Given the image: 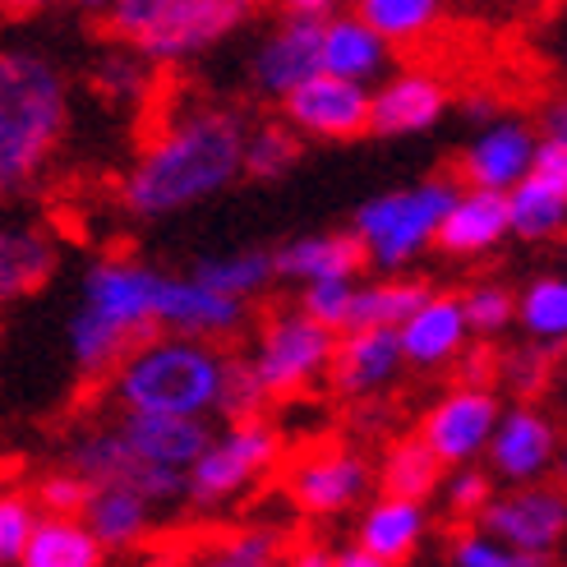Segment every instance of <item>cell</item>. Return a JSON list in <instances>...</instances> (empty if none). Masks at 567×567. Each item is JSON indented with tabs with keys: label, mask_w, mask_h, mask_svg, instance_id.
Here are the masks:
<instances>
[{
	"label": "cell",
	"mask_w": 567,
	"mask_h": 567,
	"mask_svg": "<svg viewBox=\"0 0 567 567\" xmlns=\"http://www.w3.org/2000/svg\"><path fill=\"white\" fill-rule=\"evenodd\" d=\"M332 332L309 323L305 315H277L264 337H259V355L249 360L254 379H259L264 396H287L300 392L309 379H319L332 364Z\"/></svg>",
	"instance_id": "obj_6"
},
{
	"label": "cell",
	"mask_w": 567,
	"mask_h": 567,
	"mask_svg": "<svg viewBox=\"0 0 567 567\" xmlns=\"http://www.w3.org/2000/svg\"><path fill=\"white\" fill-rule=\"evenodd\" d=\"M83 513H89L83 526L97 545H130L148 530V503L130 489H93Z\"/></svg>",
	"instance_id": "obj_30"
},
{
	"label": "cell",
	"mask_w": 567,
	"mask_h": 567,
	"mask_svg": "<svg viewBox=\"0 0 567 567\" xmlns=\"http://www.w3.org/2000/svg\"><path fill=\"white\" fill-rule=\"evenodd\" d=\"M291 567H332V554H323V549H300V554L291 558Z\"/></svg>",
	"instance_id": "obj_44"
},
{
	"label": "cell",
	"mask_w": 567,
	"mask_h": 567,
	"mask_svg": "<svg viewBox=\"0 0 567 567\" xmlns=\"http://www.w3.org/2000/svg\"><path fill=\"white\" fill-rule=\"evenodd\" d=\"M89 485L70 471V475H51L47 485H42V503L51 507V517H79L83 513V503H89Z\"/></svg>",
	"instance_id": "obj_42"
},
{
	"label": "cell",
	"mask_w": 567,
	"mask_h": 567,
	"mask_svg": "<svg viewBox=\"0 0 567 567\" xmlns=\"http://www.w3.org/2000/svg\"><path fill=\"white\" fill-rule=\"evenodd\" d=\"M268 277H272V254H226V259L198 264V272H194L198 287H208L226 300H245L249 291H259Z\"/></svg>",
	"instance_id": "obj_32"
},
{
	"label": "cell",
	"mask_w": 567,
	"mask_h": 567,
	"mask_svg": "<svg viewBox=\"0 0 567 567\" xmlns=\"http://www.w3.org/2000/svg\"><path fill=\"white\" fill-rule=\"evenodd\" d=\"M388 61V42L360 19H323V38H319V74L360 83Z\"/></svg>",
	"instance_id": "obj_21"
},
{
	"label": "cell",
	"mask_w": 567,
	"mask_h": 567,
	"mask_svg": "<svg viewBox=\"0 0 567 567\" xmlns=\"http://www.w3.org/2000/svg\"><path fill=\"white\" fill-rule=\"evenodd\" d=\"M153 291H157V272L121 264V259H106L89 272V305L83 309H93V315L121 323L130 332H148Z\"/></svg>",
	"instance_id": "obj_16"
},
{
	"label": "cell",
	"mask_w": 567,
	"mask_h": 567,
	"mask_svg": "<svg viewBox=\"0 0 567 567\" xmlns=\"http://www.w3.org/2000/svg\"><path fill=\"white\" fill-rule=\"evenodd\" d=\"M503 236H507V198L485 194V189H471V194L452 198L443 221H439V231H434V240L447 254H480Z\"/></svg>",
	"instance_id": "obj_20"
},
{
	"label": "cell",
	"mask_w": 567,
	"mask_h": 567,
	"mask_svg": "<svg viewBox=\"0 0 567 567\" xmlns=\"http://www.w3.org/2000/svg\"><path fill=\"white\" fill-rule=\"evenodd\" d=\"M439 471L443 466L434 462V452L424 447L420 439H402V443H392L388 462H383V489L396 503H420L439 485Z\"/></svg>",
	"instance_id": "obj_31"
},
{
	"label": "cell",
	"mask_w": 567,
	"mask_h": 567,
	"mask_svg": "<svg viewBox=\"0 0 567 567\" xmlns=\"http://www.w3.org/2000/svg\"><path fill=\"white\" fill-rule=\"evenodd\" d=\"M323 14L319 6H296L281 28L264 42L259 61H254V74L268 93L287 97L291 89H300L305 79L319 74V38H323Z\"/></svg>",
	"instance_id": "obj_12"
},
{
	"label": "cell",
	"mask_w": 567,
	"mask_h": 567,
	"mask_svg": "<svg viewBox=\"0 0 567 567\" xmlns=\"http://www.w3.org/2000/svg\"><path fill=\"white\" fill-rule=\"evenodd\" d=\"M462 342H466V315H462V300L452 296H430L396 328L402 360H415V364H443L462 351Z\"/></svg>",
	"instance_id": "obj_18"
},
{
	"label": "cell",
	"mask_w": 567,
	"mask_h": 567,
	"mask_svg": "<svg viewBox=\"0 0 567 567\" xmlns=\"http://www.w3.org/2000/svg\"><path fill=\"white\" fill-rule=\"evenodd\" d=\"M563 522H567V507H563V494L554 489H526V494L480 507V526H485L480 535H489V540L517 554H530V558H545L558 545Z\"/></svg>",
	"instance_id": "obj_9"
},
{
	"label": "cell",
	"mask_w": 567,
	"mask_h": 567,
	"mask_svg": "<svg viewBox=\"0 0 567 567\" xmlns=\"http://www.w3.org/2000/svg\"><path fill=\"white\" fill-rule=\"evenodd\" d=\"M494 466L513 480H535L554 462V430L545 415L535 411H513L494 424Z\"/></svg>",
	"instance_id": "obj_23"
},
{
	"label": "cell",
	"mask_w": 567,
	"mask_h": 567,
	"mask_svg": "<svg viewBox=\"0 0 567 567\" xmlns=\"http://www.w3.org/2000/svg\"><path fill=\"white\" fill-rule=\"evenodd\" d=\"M240 148L245 134L236 116L194 111L138 157V166L125 181V204L144 217L189 208L240 172Z\"/></svg>",
	"instance_id": "obj_1"
},
{
	"label": "cell",
	"mask_w": 567,
	"mask_h": 567,
	"mask_svg": "<svg viewBox=\"0 0 567 567\" xmlns=\"http://www.w3.org/2000/svg\"><path fill=\"white\" fill-rule=\"evenodd\" d=\"M296 157H300V138L287 125H264L259 134H249L240 148V166L254 176H281Z\"/></svg>",
	"instance_id": "obj_34"
},
{
	"label": "cell",
	"mask_w": 567,
	"mask_h": 567,
	"mask_svg": "<svg viewBox=\"0 0 567 567\" xmlns=\"http://www.w3.org/2000/svg\"><path fill=\"white\" fill-rule=\"evenodd\" d=\"M364 259H370V254H364V245L355 236H309V240L277 249L272 272L305 277L309 287H315V281H351L364 268Z\"/></svg>",
	"instance_id": "obj_22"
},
{
	"label": "cell",
	"mask_w": 567,
	"mask_h": 567,
	"mask_svg": "<svg viewBox=\"0 0 567 567\" xmlns=\"http://www.w3.org/2000/svg\"><path fill=\"white\" fill-rule=\"evenodd\" d=\"M447 494H452V507H457V513H480V507L489 503V480L480 471H462L447 485Z\"/></svg>",
	"instance_id": "obj_43"
},
{
	"label": "cell",
	"mask_w": 567,
	"mask_h": 567,
	"mask_svg": "<svg viewBox=\"0 0 567 567\" xmlns=\"http://www.w3.org/2000/svg\"><path fill=\"white\" fill-rule=\"evenodd\" d=\"M272 554H277V540L268 530H249V535H236L217 558H208L204 567H272Z\"/></svg>",
	"instance_id": "obj_41"
},
{
	"label": "cell",
	"mask_w": 567,
	"mask_h": 567,
	"mask_svg": "<svg viewBox=\"0 0 567 567\" xmlns=\"http://www.w3.org/2000/svg\"><path fill=\"white\" fill-rule=\"evenodd\" d=\"M116 439L138 466H148L157 475H181V480H189L194 462L213 443L204 420H176V415H130L116 430Z\"/></svg>",
	"instance_id": "obj_10"
},
{
	"label": "cell",
	"mask_w": 567,
	"mask_h": 567,
	"mask_svg": "<svg viewBox=\"0 0 567 567\" xmlns=\"http://www.w3.org/2000/svg\"><path fill=\"white\" fill-rule=\"evenodd\" d=\"M277 457V439L264 430L259 420H245L236 430H226L217 443L204 447V457L189 471V498L198 503H217L245 489L249 480H259Z\"/></svg>",
	"instance_id": "obj_7"
},
{
	"label": "cell",
	"mask_w": 567,
	"mask_h": 567,
	"mask_svg": "<svg viewBox=\"0 0 567 567\" xmlns=\"http://www.w3.org/2000/svg\"><path fill=\"white\" fill-rule=\"evenodd\" d=\"M217 388H221V360L194 337H166V342L134 347L116 374V392L130 406V415L198 420L217 406Z\"/></svg>",
	"instance_id": "obj_3"
},
{
	"label": "cell",
	"mask_w": 567,
	"mask_h": 567,
	"mask_svg": "<svg viewBox=\"0 0 567 567\" xmlns=\"http://www.w3.org/2000/svg\"><path fill=\"white\" fill-rule=\"evenodd\" d=\"M420 530H424V513H420V503H379L370 507V517H364L360 526V554L364 558H374V563H402L415 540H420Z\"/></svg>",
	"instance_id": "obj_28"
},
{
	"label": "cell",
	"mask_w": 567,
	"mask_h": 567,
	"mask_svg": "<svg viewBox=\"0 0 567 567\" xmlns=\"http://www.w3.org/2000/svg\"><path fill=\"white\" fill-rule=\"evenodd\" d=\"M402 364V347H396V332H351L342 347L332 351V370L337 383L347 392H374L379 383H388Z\"/></svg>",
	"instance_id": "obj_26"
},
{
	"label": "cell",
	"mask_w": 567,
	"mask_h": 567,
	"mask_svg": "<svg viewBox=\"0 0 567 567\" xmlns=\"http://www.w3.org/2000/svg\"><path fill=\"white\" fill-rule=\"evenodd\" d=\"M332 567H383V563H374V558H364V554L355 549V554H342V558H332Z\"/></svg>",
	"instance_id": "obj_45"
},
{
	"label": "cell",
	"mask_w": 567,
	"mask_h": 567,
	"mask_svg": "<svg viewBox=\"0 0 567 567\" xmlns=\"http://www.w3.org/2000/svg\"><path fill=\"white\" fill-rule=\"evenodd\" d=\"M245 315L240 300H226L198 281H176V277H157V291H153V323H166L185 337H208V332H226L236 328Z\"/></svg>",
	"instance_id": "obj_15"
},
{
	"label": "cell",
	"mask_w": 567,
	"mask_h": 567,
	"mask_svg": "<svg viewBox=\"0 0 567 567\" xmlns=\"http://www.w3.org/2000/svg\"><path fill=\"white\" fill-rule=\"evenodd\" d=\"M424 300H430V291L415 287V281H379V287L351 291L342 328H351V332H396Z\"/></svg>",
	"instance_id": "obj_27"
},
{
	"label": "cell",
	"mask_w": 567,
	"mask_h": 567,
	"mask_svg": "<svg viewBox=\"0 0 567 567\" xmlns=\"http://www.w3.org/2000/svg\"><path fill=\"white\" fill-rule=\"evenodd\" d=\"M522 319L535 337H563L567 332V287L558 277H540L522 296Z\"/></svg>",
	"instance_id": "obj_35"
},
{
	"label": "cell",
	"mask_w": 567,
	"mask_h": 567,
	"mask_svg": "<svg viewBox=\"0 0 567 567\" xmlns=\"http://www.w3.org/2000/svg\"><path fill=\"white\" fill-rule=\"evenodd\" d=\"M245 14L249 6L240 0H121L106 23L134 51L153 61H176L226 38L236 23H245Z\"/></svg>",
	"instance_id": "obj_4"
},
{
	"label": "cell",
	"mask_w": 567,
	"mask_h": 567,
	"mask_svg": "<svg viewBox=\"0 0 567 567\" xmlns=\"http://www.w3.org/2000/svg\"><path fill=\"white\" fill-rule=\"evenodd\" d=\"M23 567H102V545L79 517H42L19 549Z\"/></svg>",
	"instance_id": "obj_25"
},
{
	"label": "cell",
	"mask_w": 567,
	"mask_h": 567,
	"mask_svg": "<svg viewBox=\"0 0 567 567\" xmlns=\"http://www.w3.org/2000/svg\"><path fill=\"white\" fill-rule=\"evenodd\" d=\"M33 507H28L19 494L10 489H0V563L6 558H19L23 540H28V530H33Z\"/></svg>",
	"instance_id": "obj_40"
},
{
	"label": "cell",
	"mask_w": 567,
	"mask_h": 567,
	"mask_svg": "<svg viewBox=\"0 0 567 567\" xmlns=\"http://www.w3.org/2000/svg\"><path fill=\"white\" fill-rule=\"evenodd\" d=\"M360 23H370L383 42H411L439 23V6L434 0H364Z\"/></svg>",
	"instance_id": "obj_33"
},
{
	"label": "cell",
	"mask_w": 567,
	"mask_h": 567,
	"mask_svg": "<svg viewBox=\"0 0 567 567\" xmlns=\"http://www.w3.org/2000/svg\"><path fill=\"white\" fill-rule=\"evenodd\" d=\"M530 157H535V138L526 125H494L489 134H480L471 144L462 172H466L471 189L507 194L530 172Z\"/></svg>",
	"instance_id": "obj_17"
},
{
	"label": "cell",
	"mask_w": 567,
	"mask_h": 567,
	"mask_svg": "<svg viewBox=\"0 0 567 567\" xmlns=\"http://www.w3.org/2000/svg\"><path fill=\"white\" fill-rule=\"evenodd\" d=\"M517 300L507 296L503 287H475L466 300H462V315H466V328L475 332H498L507 319H513Z\"/></svg>",
	"instance_id": "obj_39"
},
{
	"label": "cell",
	"mask_w": 567,
	"mask_h": 567,
	"mask_svg": "<svg viewBox=\"0 0 567 567\" xmlns=\"http://www.w3.org/2000/svg\"><path fill=\"white\" fill-rule=\"evenodd\" d=\"M452 198H457V189L443 185V181L420 185V189H402V194H383L374 204L360 208L355 240L364 245V254H374L383 268H396V264H406L424 240H434Z\"/></svg>",
	"instance_id": "obj_5"
},
{
	"label": "cell",
	"mask_w": 567,
	"mask_h": 567,
	"mask_svg": "<svg viewBox=\"0 0 567 567\" xmlns=\"http://www.w3.org/2000/svg\"><path fill=\"white\" fill-rule=\"evenodd\" d=\"M457 567H545V558H530V554H517L489 535H462L457 540Z\"/></svg>",
	"instance_id": "obj_38"
},
{
	"label": "cell",
	"mask_w": 567,
	"mask_h": 567,
	"mask_svg": "<svg viewBox=\"0 0 567 567\" xmlns=\"http://www.w3.org/2000/svg\"><path fill=\"white\" fill-rule=\"evenodd\" d=\"M134 347H144V332H130L121 323L93 315V309H79L70 323V351L79 360V370H89V374H102L111 364H121Z\"/></svg>",
	"instance_id": "obj_29"
},
{
	"label": "cell",
	"mask_w": 567,
	"mask_h": 567,
	"mask_svg": "<svg viewBox=\"0 0 567 567\" xmlns=\"http://www.w3.org/2000/svg\"><path fill=\"white\" fill-rule=\"evenodd\" d=\"M287 121L319 138H355L370 130V93L360 83L315 74L287 93Z\"/></svg>",
	"instance_id": "obj_11"
},
{
	"label": "cell",
	"mask_w": 567,
	"mask_h": 567,
	"mask_svg": "<svg viewBox=\"0 0 567 567\" xmlns=\"http://www.w3.org/2000/svg\"><path fill=\"white\" fill-rule=\"evenodd\" d=\"M443 116V89L430 74H396L379 97H370V130L420 134Z\"/></svg>",
	"instance_id": "obj_19"
},
{
	"label": "cell",
	"mask_w": 567,
	"mask_h": 567,
	"mask_svg": "<svg viewBox=\"0 0 567 567\" xmlns=\"http://www.w3.org/2000/svg\"><path fill=\"white\" fill-rule=\"evenodd\" d=\"M351 281H315V287L305 291V309L300 315L309 323H319V328H342L347 323V305H351Z\"/></svg>",
	"instance_id": "obj_37"
},
{
	"label": "cell",
	"mask_w": 567,
	"mask_h": 567,
	"mask_svg": "<svg viewBox=\"0 0 567 567\" xmlns=\"http://www.w3.org/2000/svg\"><path fill=\"white\" fill-rule=\"evenodd\" d=\"M507 198V231L526 240H540L563 226L567 213V144L563 134H549L545 144H535L530 172L503 194Z\"/></svg>",
	"instance_id": "obj_8"
},
{
	"label": "cell",
	"mask_w": 567,
	"mask_h": 567,
	"mask_svg": "<svg viewBox=\"0 0 567 567\" xmlns=\"http://www.w3.org/2000/svg\"><path fill=\"white\" fill-rule=\"evenodd\" d=\"M55 268V245L33 226L0 221V300H19L38 291Z\"/></svg>",
	"instance_id": "obj_24"
},
{
	"label": "cell",
	"mask_w": 567,
	"mask_h": 567,
	"mask_svg": "<svg viewBox=\"0 0 567 567\" xmlns=\"http://www.w3.org/2000/svg\"><path fill=\"white\" fill-rule=\"evenodd\" d=\"M364 485H370V471L355 452L342 447H323V452H305L296 462L287 489L305 513H337V507H351Z\"/></svg>",
	"instance_id": "obj_14"
},
{
	"label": "cell",
	"mask_w": 567,
	"mask_h": 567,
	"mask_svg": "<svg viewBox=\"0 0 567 567\" xmlns=\"http://www.w3.org/2000/svg\"><path fill=\"white\" fill-rule=\"evenodd\" d=\"M65 130V79L33 51H0V194L19 189Z\"/></svg>",
	"instance_id": "obj_2"
},
{
	"label": "cell",
	"mask_w": 567,
	"mask_h": 567,
	"mask_svg": "<svg viewBox=\"0 0 567 567\" xmlns=\"http://www.w3.org/2000/svg\"><path fill=\"white\" fill-rule=\"evenodd\" d=\"M268 402L264 396V388H259V379H254V370H249V360H221V388H217V406L231 415L236 424H245V420H254L259 415V406Z\"/></svg>",
	"instance_id": "obj_36"
},
{
	"label": "cell",
	"mask_w": 567,
	"mask_h": 567,
	"mask_svg": "<svg viewBox=\"0 0 567 567\" xmlns=\"http://www.w3.org/2000/svg\"><path fill=\"white\" fill-rule=\"evenodd\" d=\"M494 424H498V402L494 396L480 392V388H462V392L443 396V402L430 411L420 443L434 452L439 466L443 462H466L489 443Z\"/></svg>",
	"instance_id": "obj_13"
}]
</instances>
